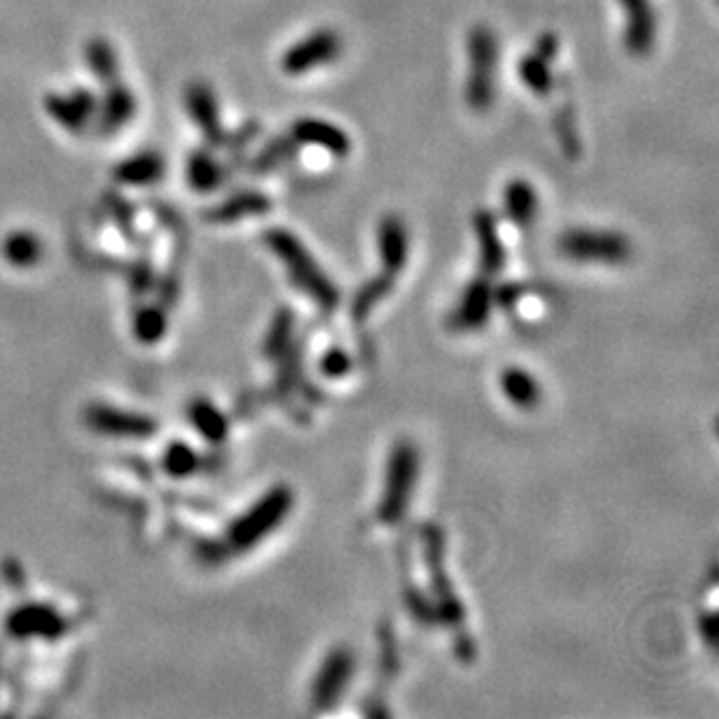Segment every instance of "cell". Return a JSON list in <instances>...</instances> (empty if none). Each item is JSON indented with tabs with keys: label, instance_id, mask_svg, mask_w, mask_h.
<instances>
[{
	"label": "cell",
	"instance_id": "9",
	"mask_svg": "<svg viewBox=\"0 0 719 719\" xmlns=\"http://www.w3.org/2000/svg\"><path fill=\"white\" fill-rule=\"evenodd\" d=\"M622 5L626 26H624V47L636 59H645L652 54L657 42V14H654L652 0H619Z\"/></svg>",
	"mask_w": 719,
	"mask_h": 719
},
{
	"label": "cell",
	"instance_id": "14",
	"mask_svg": "<svg viewBox=\"0 0 719 719\" xmlns=\"http://www.w3.org/2000/svg\"><path fill=\"white\" fill-rule=\"evenodd\" d=\"M47 112L68 131H82L87 121L96 115V98L89 91H75L70 96H47Z\"/></svg>",
	"mask_w": 719,
	"mask_h": 719
},
{
	"label": "cell",
	"instance_id": "29",
	"mask_svg": "<svg viewBox=\"0 0 719 719\" xmlns=\"http://www.w3.org/2000/svg\"><path fill=\"white\" fill-rule=\"evenodd\" d=\"M533 52H536L540 59L552 63L559 56V35L552 31L540 33L536 38V45H533Z\"/></svg>",
	"mask_w": 719,
	"mask_h": 719
},
{
	"label": "cell",
	"instance_id": "8",
	"mask_svg": "<svg viewBox=\"0 0 719 719\" xmlns=\"http://www.w3.org/2000/svg\"><path fill=\"white\" fill-rule=\"evenodd\" d=\"M340 54H343V38L333 28H319L284 52L282 70L291 77H301L319 66L333 63Z\"/></svg>",
	"mask_w": 719,
	"mask_h": 719
},
{
	"label": "cell",
	"instance_id": "22",
	"mask_svg": "<svg viewBox=\"0 0 719 719\" xmlns=\"http://www.w3.org/2000/svg\"><path fill=\"white\" fill-rule=\"evenodd\" d=\"M519 80L524 82V87L531 91L533 96H547L554 87V75L550 70V63L533 52L524 54L522 61H519Z\"/></svg>",
	"mask_w": 719,
	"mask_h": 719
},
{
	"label": "cell",
	"instance_id": "4",
	"mask_svg": "<svg viewBox=\"0 0 719 719\" xmlns=\"http://www.w3.org/2000/svg\"><path fill=\"white\" fill-rule=\"evenodd\" d=\"M422 540H424V561L426 568H429L433 596H436V617L447 626V629L461 633L466 622V612L464 605H461V601L457 599V594H454L450 578H447L445 554H443L445 552L443 531H440L438 526L426 524L422 529Z\"/></svg>",
	"mask_w": 719,
	"mask_h": 719
},
{
	"label": "cell",
	"instance_id": "18",
	"mask_svg": "<svg viewBox=\"0 0 719 719\" xmlns=\"http://www.w3.org/2000/svg\"><path fill=\"white\" fill-rule=\"evenodd\" d=\"M501 389L508 401L519 410H533L538 408L540 396V384L531 373H526L524 368H508L501 375Z\"/></svg>",
	"mask_w": 719,
	"mask_h": 719
},
{
	"label": "cell",
	"instance_id": "23",
	"mask_svg": "<svg viewBox=\"0 0 719 719\" xmlns=\"http://www.w3.org/2000/svg\"><path fill=\"white\" fill-rule=\"evenodd\" d=\"M391 287H394V277L387 273H380L377 277H373V280H368L366 284H363L352 301L354 322L361 324L363 319H368L370 310L375 308V303H380L384 296H389Z\"/></svg>",
	"mask_w": 719,
	"mask_h": 719
},
{
	"label": "cell",
	"instance_id": "6",
	"mask_svg": "<svg viewBox=\"0 0 719 719\" xmlns=\"http://www.w3.org/2000/svg\"><path fill=\"white\" fill-rule=\"evenodd\" d=\"M294 508V491L289 487H275L270 489L266 496L256 503L254 510L247 512L233 529V543L238 547H252L266 538L270 531H275L284 519H287L289 510Z\"/></svg>",
	"mask_w": 719,
	"mask_h": 719
},
{
	"label": "cell",
	"instance_id": "17",
	"mask_svg": "<svg viewBox=\"0 0 719 719\" xmlns=\"http://www.w3.org/2000/svg\"><path fill=\"white\" fill-rule=\"evenodd\" d=\"M98 110V124H101L103 133H112L117 128L126 126L128 119L135 115V98L124 84H115L108 89V96Z\"/></svg>",
	"mask_w": 719,
	"mask_h": 719
},
{
	"label": "cell",
	"instance_id": "10",
	"mask_svg": "<svg viewBox=\"0 0 719 719\" xmlns=\"http://www.w3.org/2000/svg\"><path fill=\"white\" fill-rule=\"evenodd\" d=\"M289 135L298 147H305V145L322 147L329 154L338 156V159H343V156L352 152L350 135H347L343 128L331 124V121H326V119H317V117L296 119L289 128Z\"/></svg>",
	"mask_w": 719,
	"mask_h": 719
},
{
	"label": "cell",
	"instance_id": "20",
	"mask_svg": "<svg viewBox=\"0 0 719 719\" xmlns=\"http://www.w3.org/2000/svg\"><path fill=\"white\" fill-rule=\"evenodd\" d=\"M298 147L294 140H291V135H280V138L270 140L266 147L261 149L259 154L254 156L252 161V170L254 173H273V170H280L282 166H287V163L294 159V156L298 154Z\"/></svg>",
	"mask_w": 719,
	"mask_h": 719
},
{
	"label": "cell",
	"instance_id": "16",
	"mask_svg": "<svg viewBox=\"0 0 719 719\" xmlns=\"http://www.w3.org/2000/svg\"><path fill=\"white\" fill-rule=\"evenodd\" d=\"M505 217L517 226H529L538 212V194L526 180H512L503 191Z\"/></svg>",
	"mask_w": 719,
	"mask_h": 719
},
{
	"label": "cell",
	"instance_id": "7",
	"mask_svg": "<svg viewBox=\"0 0 719 719\" xmlns=\"http://www.w3.org/2000/svg\"><path fill=\"white\" fill-rule=\"evenodd\" d=\"M354 668H357V659H354L350 647H336V650L326 654V659L315 675V682H312L310 694L312 708L317 713H326V710L336 708L340 696L350 687Z\"/></svg>",
	"mask_w": 719,
	"mask_h": 719
},
{
	"label": "cell",
	"instance_id": "1",
	"mask_svg": "<svg viewBox=\"0 0 719 719\" xmlns=\"http://www.w3.org/2000/svg\"><path fill=\"white\" fill-rule=\"evenodd\" d=\"M263 242H266L270 252L284 263L289 280L294 282L298 291H303V294L308 296L310 301H315L324 312H333L338 308V287L294 233L284 229H268L263 233Z\"/></svg>",
	"mask_w": 719,
	"mask_h": 719
},
{
	"label": "cell",
	"instance_id": "26",
	"mask_svg": "<svg viewBox=\"0 0 719 719\" xmlns=\"http://www.w3.org/2000/svg\"><path fill=\"white\" fill-rule=\"evenodd\" d=\"M291 340H294V312L280 310L277 312L273 326H270L266 340L268 357H282V354H287Z\"/></svg>",
	"mask_w": 719,
	"mask_h": 719
},
{
	"label": "cell",
	"instance_id": "3",
	"mask_svg": "<svg viewBox=\"0 0 719 719\" xmlns=\"http://www.w3.org/2000/svg\"><path fill=\"white\" fill-rule=\"evenodd\" d=\"M419 475V452L410 440L396 443L389 454L387 478H384L382 498L377 503V519L387 526H396L410 508L412 491Z\"/></svg>",
	"mask_w": 719,
	"mask_h": 719
},
{
	"label": "cell",
	"instance_id": "11",
	"mask_svg": "<svg viewBox=\"0 0 719 719\" xmlns=\"http://www.w3.org/2000/svg\"><path fill=\"white\" fill-rule=\"evenodd\" d=\"M377 254H380L382 273L396 277L408 266L410 236L401 217L387 215L377 226Z\"/></svg>",
	"mask_w": 719,
	"mask_h": 719
},
{
	"label": "cell",
	"instance_id": "28",
	"mask_svg": "<svg viewBox=\"0 0 719 719\" xmlns=\"http://www.w3.org/2000/svg\"><path fill=\"white\" fill-rule=\"evenodd\" d=\"M319 370H322L326 377H331V380H340V377H345L352 370L350 354L340 350V347H333V350L324 352L322 361H319Z\"/></svg>",
	"mask_w": 719,
	"mask_h": 719
},
{
	"label": "cell",
	"instance_id": "27",
	"mask_svg": "<svg viewBox=\"0 0 719 719\" xmlns=\"http://www.w3.org/2000/svg\"><path fill=\"white\" fill-rule=\"evenodd\" d=\"M554 133H557V140L561 149L568 159H575L580 154V135L578 126H575V115L571 105H566L559 115H554Z\"/></svg>",
	"mask_w": 719,
	"mask_h": 719
},
{
	"label": "cell",
	"instance_id": "12",
	"mask_svg": "<svg viewBox=\"0 0 719 719\" xmlns=\"http://www.w3.org/2000/svg\"><path fill=\"white\" fill-rule=\"evenodd\" d=\"M494 289L491 284L480 277V280H473L468 284L464 296L457 308H454L450 324L452 329L457 331H480L484 324L489 322L491 308H494Z\"/></svg>",
	"mask_w": 719,
	"mask_h": 719
},
{
	"label": "cell",
	"instance_id": "24",
	"mask_svg": "<svg viewBox=\"0 0 719 719\" xmlns=\"http://www.w3.org/2000/svg\"><path fill=\"white\" fill-rule=\"evenodd\" d=\"M163 168L166 166H163V159L159 154L145 152V154H138V156H133V159L121 163V166L117 168V177L121 182L147 184V182H154L159 175H163Z\"/></svg>",
	"mask_w": 719,
	"mask_h": 719
},
{
	"label": "cell",
	"instance_id": "30",
	"mask_svg": "<svg viewBox=\"0 0 719 719\" xmlns=\"http://www.w3.org/2000/svg\"><path fill=\"white\" fill-rule=\"evenodd\" d=\"M701 626H703L701 631L706 633V640L710 643V647H715V643H717V617H715V612H708V615L701 619Z\"/></svg>",
	"mask_w": 719,
	"mask_h": 719
},
{
	"label": "cell",
	"instance_id": "2",
	"mask_svg": "<svg viewBox=\"0 0 719 719\" xmlns=\"http://www.w3.org/2000/svg\"><path fill=\"white\" fill-rule=\"evenodd\" d=\"M468 49V77L466 103L478 115L491 110L496 98L498 73V38L487 24H475L466 40Z\"/></svg>",
	"mask_w": 719,
	"mask_h": 719
},
{
	"label": "cell",
	"instance_id": "15",
	"mask_svg": "<svg viewBox=\"0 0 719 719\" xmlns=\"http://www.w3.org/2000/svg\"><path fill=\"white\" fill-rule=\"evenodd\" d=\"M475 240L480 247V263L487 275H498L505 266V247L498 233V222L489 210L475 212L473 217Z\"/></svg>",
	"mask_w": 719,
	"mask_h": 719
},
{
	"label": "cell",
	"instance_id": "19",
	"mask_svg": "<svg viewBox=\"0 0 719 719\" xmlns=\"http://www.w3.org/2000/svg\"><path fill=\"white\" fill-rule=\"evenodd\" d=\"M270 210V201L261 191H242L238 196H231L229 201L219 205L210 212V219L215 222H236L245 215H263V212Z\"/></svg>",
	"mask_w": 719,
	"mask_h": 719
},
{
	"label": "cell",
	"instance_id": "21",
	"mask_svg": "<svg viewBox=\"0 0 719 719\" xmlns=\"http://www.w3.org/2000/svg\"><path fill=\"white\" fill-rule=\"evenodd\" d=\"M187 175L191 187L198 191H212L222 184L224 177L222 166H219V161L208 152V149H196V152L191 154Z\"/></svg>",
	"mask_w": 719,
	"mask_h": 719
},
{
	"label": "cell",
	"instance_id": "25",
	"mask_svg": "<svg viewBox=\"0 0 719 719\" xmlns=\"http://www.w3.org/2000/svg\"><path fill=\"white\" fill-rule=\"evenodd\" d=\"M84 56H87V63L98 80L103 82H115L117 77V54L108 40H91L87 49H84Z\"/></svg>",
	"mask_w": 719,
	"mask_h": 719
},
{
	"label": "cell",
	"instance_id": "13",
	"mask_svg": "<svg viewBox=\"0 0 719 719\" xmlns=\"http://www.w3.org/2000/svg\"><path fill=\"white\" fill-rule=\"evenodd\" d=\"M184 101H187V110L194 124L201 128L203 138L210 142V145L222 147L226 145V131L222 126V119H219V105L217 98L212 94V89L203 82L189 84L187 94H184Z\"/></svg>",
	"mask_w": 719,
	"mask_h": 719
},
{
	"label": "cell",
	"instance_id": "5",
	"mask_svg": "<svg viewBox=\"0 0 719 719\" xmlns=\"http://www.w3.org/2000/svg\"><path fill=\"white\" fill-rule=\"evenodd\" d=\"M559 252L566 259L578 263H605L622 266L631 259V240L617 231L601 229H571L561 233Z\"/></svg>",
	"mask_w": 719,
	"mask_h": 719
}]
</instances>
